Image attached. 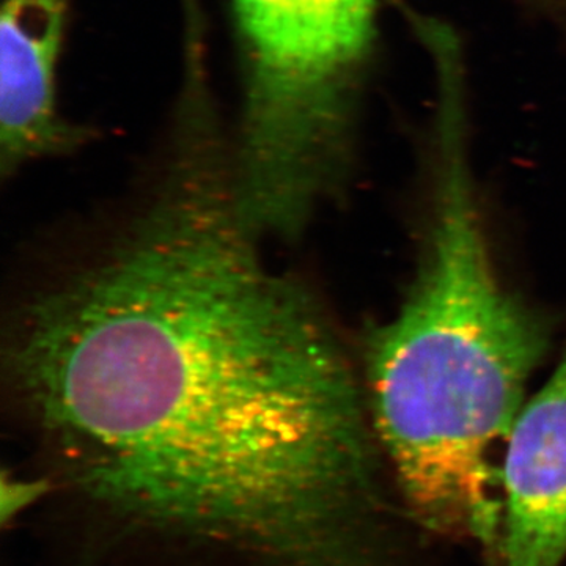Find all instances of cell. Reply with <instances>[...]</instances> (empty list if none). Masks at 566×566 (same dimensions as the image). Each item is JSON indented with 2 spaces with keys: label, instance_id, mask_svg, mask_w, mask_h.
Returning <instances> with one entry per match:
<instances>
[{
  "label": "cell",
  "instance_id": "1",
  "mask_svg": "<svg viewBox=\"0 0 566 566\" xmlns=\"http://www.w3.org/2000/svg\"><path fill=\"white\" fill-rule=\"evenodd\" d=\"M260 240L191 118L117 240L22 305L14 401L118 515L268 566H403L348 357Z\"/></svg>",
  "mask_w": 566,
  "mask_h": 566
},
{
  "label": "cell",
  "instance_id": "2",
  "mask_svg": "<svg viewBox=\"0 0 566 566\" xmlns=\"http://www.w3.org/2000/svg\"><path fill=\"white\" fill-rule=\"evenodd\" d=\"M422 262L400 311L365 340L368 415L412 516L495 545L488 453L509 436L547 327L495 268L465 142L464 76H438Z\"/></svg>",
  "mask_w": 566,
  "mask_h": 566
},
{
  "label": "cell",
  "instance_id": "3",
  "mask_svg": "<svg viewBox=\"0 0 566 566\" xmlns=\"http://www.w3.org/2000/svg\"><path fill=\"white\" fill-rule=\"evenodd\" d=\"M248 59L234 189L264 237L300 240L340 174L348 93L379 0H233Z\"/></svg>",
  "mask_w": 566,
  "mask_h": 566
},
{
  "label": "cell",
  "instance_id": "4",
  "mask_svg": "<svg viewBox=\"0 0 566 566\" xmlns=\"http://www.w3.org/2000/svg\"><path fill=\"white\" fill-rule=\"evenodd\" d=\"M506 438L501 566H560L566 557V352Z\"/></svg>",
  "mask_w": 566,
  "mask_h": 566
},
{
  "label": "cell",
  "instance_id": "5",
  "mask_svg": "<svg viewBox=\"0 0 566 566\" xmlns=\"http://www.w3.org/2000/svg\"><path fill=\"white\" fill-rule=\"evenodd\" d=\"M69 0H6L0 14V169L61 155L84 137L55 111L54 76Z\"/></svg>",
  "mask_w": 566,
  "mask_h": 566
},
{
  "label": "cell",
  "instance_id": "6",
  "mask_svg": "<svg viewBox=\"0 0 566 566\" xmlns=\"http://www.w3.org/2000/svg\"><path fill=\"white\" fill-rule=\"evenodd\" d=\"M2 521L17 515L20 510L39 501L46 493V482H21L2 476Z\"/></svg>",
  "mask_w": 566,
  "mask_h": 566
},
{
  "label": "cell",
  "instance_id": "7",
  "mask_svg": "<svg viewBox=\"0 0 566 566\" xmlns=\"http://www.w3.org/2000/svg\"><path fill=\"white\" fill-rule=\"evenodd\" d=\"M564 2H565V0H564Z\"/></svg>",
  "mask_w": 566,
  "mask_h": 566
}]
</instances>
